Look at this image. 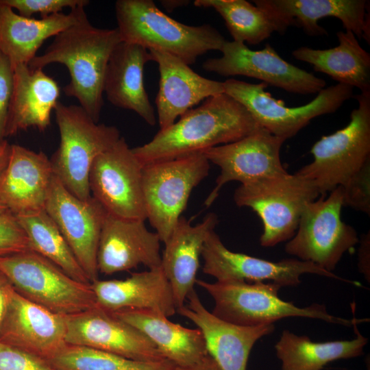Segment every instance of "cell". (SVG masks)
<instances>
[{
  "instance_id": "6da1fadb",
  "label": "cell",
  "mask_w": 370,
  "mask_h": 370,
  "mask_svg": "<svg viewBox=\"0 0 370 370\" xmlns=\"http://www.w3.org/2000/svg\"><path fill=\"white\" fill-rule=\"evenodd\" d=\"M258 127L245 107L223 92L207 98L177 121L160 130L150 141L132 149L143 166L236 141Z\"/></svg>"
},
{
  "instance_id": "7a4b0ae2",
  "label": "cell",
  "mask_w": 370,
  "mask_h": 370,
  "mask_svg": "<svg viewBox=\"0 0 370 370\" xmlns=\"http://www.w3.org/2000/svg\"><path fill=\"white\" fill-rule=\"evenodd\" d=\"M121 42L117 28L93 26L84 9L77 21L56 36L45 52L28 64L32 69L58 63L64 65L70 82L63 90L98 123L103 106V82L108 60Z\"/></svg>"
},
{
  "instance_id": "3957f363",
  "label": "cell",
  "mask_w": 370,
  "mask_h": 370,
  "mask_svg": "<svg viewBox=\"0 0 370 370\" xmlns=\"http://www.w3.org/2000/svg\"><path fill=\"white\" fill-rule=\"evenodd\" d=\"M115 11L121 41L169 53L188 65L209 51H221L226 41L212 25L180 23L151 0H118Z\"/></svg>"
},
{
  "instance_id": "277c9868",
  "label": "cell",
  "mask_w": 370,
  "mask_h": 370,
  "mask_svg": "<svg viewBox=\"0 0 370 370\" xmlns=\"http://www.w3.org/2000/svg\"><path fill=\"white\" fill-rule=\"evenodd\" d=\"M213 299L212 313L227 322L243 326L274 324L288 317H304L352 327L354 317L347 319L330 314L323 304L299 307L278 296L281 288L272 282L239 281L210 283L195 282Z\"/></svg>"
},
{
  "instance_id": "5b68a950",
  "label": "cell",
  "mask_w": 370,
  "mask_h": 370,
  "mask_svg": "<svg viewBox=\"0 0 370 370\" xmlns=\"http://www.w3.org/2000/svg\"><path fill=\"white\" fill-rule=\"evenodd\" d=\"M54 112L60 142L50 158L53 175L74 196L87 199L91 197V166L121 138L120 132L115 126L95 122L80 106L58 101Z\"/></svg>"
},
{
  "instance_id": "8992f818",
  "label": "cell",
  "mask_w": 370,
  "mask_h": 370,
  "mask_svg": "<svg viewBox=\"0 0 370 370\" xmlns=\"http://www.w3.org/2000/svg\"><path fill=\"white\" fill-rule=\"evenodd\" d=\"M319 196L312 181L287 172L241 184L234 200L257 214L262 223L260 243L271 247L293 236L306 206Z\"/></svg>"
},
{
  "instance_id": "52a82bcc",
  "label": "cell",
  "mask_w": 370,
  "mask_h": 370,
  "mask_svg": "<svg viewBox=\"0 0 370 370\" xmlns=\"http://www.w3.org/2000/svg\"><path fill=\"white\" fill-rule=\"evenodd\" d=\"M0 271L22 296L69 316L97 306L90 283L77 281L32 250L0 257Z\"/></svg>"
},
{
  "instance_id": "ba28073f",
  "label": "cell",
  "mask_w": 370,
  "mask_h": 370,
  "mask_svg": "<svg viewBox=\"0 0 370 370\" xmlns=\"http://www.w3.org/2000/svg\"><path fill=\"white\" fill-rule=\"evenodd\" d=\"M356 98L358 106L348 124L317 140L310 149L313 160L297 171L313 182L320 196L343 186L370 160V92Z\"/></svg>"
},
{
  "instance_id": "9c48e42d",
  "label": "cell",
  "mask_w": 370,
  "mask_h": 370,
  "mask_svg": "<svg viewBox=\"0 0 370 370\" xmlns=\"http://www.w3.org/2000/svg\"><path fill=\"white\" fill-rule=\"evenodd\" d=\"M210 166L202 152L143 166L146 219L161 242L169 238L193 190L208 176Z\"/></svg>"
},
{
  "instance_id": "30bf717a",
  "label": "cell",
  "mask_w": 370,
  "mask_h": 370,
  "mask_svg": "<svg viewBox=\"0 0 370 370\" xmlns=\"http://www.w3.org/2000/svg\"><path fill=\"white\" fill-rule=\"evenodd\" d=\"M343 191L338 186L305 207L286 254L333 273L343 255L358 244L356 230L341 219Z\"/></svg>"
},
{
  "instance_id": "8fae6325",
  "label": "cell",
  "mask_w": 370,
  "mask_h": 370,
  "mask_svg": "<svg viewBox=\"0 0 370 370\" xmlns=\"http://www.w3.org/2000/svg\"><path fill=\"white\" fill-rule=\"evenodd\" d=\"M223 83L224 92L244 106L259 127L286 140L315 117L335 112L353 96V87L338 83L322 89L306 105L288 107L266 91L268 85L264 82L229 79Z\"/></svg>"
},
{
  "instance_id": "7c38bea8",
  "label": "cell",
  "mask_w": 370,
  "mask_h": 370,
  "mask_svg": "<svg viewBox=\"0 0 370 370\" xmlns=\"http://www.w3.org/2000/svg\"><path fill=\"white\" fill-rule=\"evenodd\" d=\"M201 256L204 260V273L216 278L217 282L269 281L280 287L296 286L301 283L300 277L309 273L360 286L357 282L295 258L274 262L232 251L225 247L214 230L206 238Z\"/></svg>"
},
{
  "instance_id": "4fadbf2b",
  "label": "cell",
  "mask_w": 370,
  "mask_h": 370,
  "mask_svg": "<svg viewBox=\"0 0 370 370\" xmlns=\"http://www.w3.org/2000/svg\"><path fill=\"white\" fill-rule=\"evenodd\" d=\"M142 171L132 149L121 137L94 160L88 176L90 195L110 215L145 221Z\"/></svg>"
},
{
  "instance_id": "5bb4252c",
  "label": "cell",
  "mask_w": 370,
  "mask_h": 370,
  "mask_svg": "<svg viewBox=\"0 0 370 370\" xmlns=\"http://www.w3.org/2000/svg\"><path fill=\"white\" fill-rule=\"evenodd\" d=\"M219 58L207 59L203 69L219 75L256 78L287 92L318 93L326 82L284 60L269 43L261 50H251L242 42L226 40Z\"/></svg>"
},
{
  "instance_id": "9a60e30c",
  "label": "cell",
  "mask_w": 370,
  "mask_h": 370,
  "mask_svg": "<svg viewBox=\"0 0 370 370\" xmlns=\"http://www.w3.org/2000/svg\"><path fill=\"white\" fill-rule=\"evenodd\" d=\"M285 141L259 127L240 140L204 151L210 163L220 168V174L205 200V206H211L223 186L230 182L243 184L287 173L280 158Z\"/></svg>"
},
{
  "instance_id": "2e32d148",
  "label": "cell",
  "mask_w": 370,
  "mask_h": 370,
  "mask_svg": "<svg viewBox=\"0 0 370 370\" xmlns=\"http://www.w3.org/2000/svg\"><path fill=\"white\" fill-rule=\"evenodd\" d=\"M45 210L58 226L90 283L98 279L97 249L106 211L92 196L71 194L53 175Z\"/></svg>"
},
{
  "instance_id": "e0dca14e",
  "label": "cell",
  "mask_w": 370,
  "mask_h": 370,
  "mask_svg": "<svg viewBox=\"0 0 370 370\" xmlns=\"http://www.w3.org/2000/svg\"><path fill=\"white\" fill-rule=\"evenodd\" d=\"M66 316L35 304L12 286L0 325V343L49 360L67 344Z\"/></svg>"
},
{
  "instance_id": "ac0fdd59",
  "label": "cell",
  "mask_w": 370,
  "mask_h": 370,
  "mask_svg": "<svg viewBox=\"0 0 370 370\" xmlns=\"http://www.w3.org/2000/svg\"><path fill=\"white\" fill-rule=\"evenodd\" d=\"M66 343L110 352L142 362L166 360L138 330L97 306L66 316Z\"/></svg>"
},
{
  "instance_id": "d6986e66",
  "label": "cell",
  "mask_w": 370,
  "mask_h": 370,
  "mask_svg": "<svg viewBox=\"0 0 370 370\" xmlns=\"http://www.w3.org/2000/svg\"><path fill=\"white\" fill-rule=\"evenodd\" d=\"M186 301L177 312L200 330L209 355L221 370H247L254 344L275 330L274 324L243 326L217 317L205 308L195 289Z\"/></svg>"
},
{
  "instance_id": "ffe728a7",
  "label": "cell",
  "mask_w": 370,
  "mask_h": 370,
  "mask_svg": "<svg viewBox=\"0 0 370 370\" xmlns=\"http://www.w3.org/2000/svg\"><path fill=\"white\" fill-rule=\"evenodd\" d=\"M145 221L107 213L97 249L99 273L112 275L140 264L148 269L161 267V240L156 232L147 228Z\"/></svg>"
},
{
  "instance_id": "44dd1931",
  "label": "cell",
  "mask_w": 370,
  "mask_h": 370,
  "mask_svg": "<svg viewBox=\"0 0 370 370\" xmlns=\"http://www.w3.org/2000/svg\"><path fill=\"white\" fill-rule=\"evenodd\" d=\"M256 5L270 12L284 32L290 26L301 28L310 36L327 35L319 21L332 16L339 19L345 30L370 42L369 13L366 0H254Z\"/></svg>"
},
{
  "instance_id": "7402d4cb",
  "label": "cell",
  "mask_w": 370,
  "mask_h": 370,
  "mask_svg": "<svg viewBox=\"0 0 370 370\" xmlns=\"http://www.w3.org/2000/svg\"><path fill=\"white\" fill-rule=\"evenodd\" d=\"M149 51L160 73L155 101L160 130L172 125L199 102L224 92L223 82L199 75L189 65L169 53Z\"/></svg>"
},
{
  "instance_id": "603a6c76",
  "label": "cell",
  "mask_w": 370,
  "mask_h": 370,
  "mask_svg": "<svg viewBox=\"0 0 370 370\" xmlns=\"http://www.w3.org/2000/svg\"><path fill=\"white\" fill-rule=\"evenodd\" d=\"M53 176L50 159L43 151L11 145L0 177V201L15 215L45 210Z\"/></svg>"
},
{
  "instance_id": "cb8c5ba5",
  "label": "cell",
  "mask_w": 370,
  "mask_h": 370,
  "mask_svg": "<svg viewBox=\"0 0 370 370\" xmlns=\"http://www.w3.org/2000/svg\"><path fill=\"white\" fill-rule=\"evenodd\" d=\"M97 304L114 312L121 310H151L168 317L177 312L171 285L161 267L133 273L123 280L90 283Z\"/></svg>"
},
{
  "instance_id": "d4e9b609",
  "label": "cell",
  "mask_w": 370,
  "mask_h": 370,
  "mask_svg": "<svg viewBox=\"0 0 370 370\" xmlns=\"http://www.w3.org/2000/svg\"><path fill=\"white\" fill-rule=\"evenodd\" d=\"M217 223L214 213L208 214L196 225L181 217L164 243L161 269L171 285L177 309L185 304L194 290L204 244Z\"/></svg>"
},
{
  "instance_id": "484cf974",
  "label": "cell",
  "mask_w": 370,
  "mask_h": 370,
  "mask_svg": "<svg viewBox=\"0 0 370 370\" xmlns=\"http://www.w3.org/2000/svg\"><path fill=\"white\" fill-rule=\"evenodd\" d=\"M152 61L149 50L121 41L114 49L106 67L103 93L114 106L132 110L149 125L156 123L154 109L145 88V65Z\"/></svg>"
},
{
  "instance_id": "4316f807",
  "label": "cell",
  "mask_w": 370,
  "mask_h": 370,
  "mask_svg": "<svg viewBox=\"0 0 370 370\" xmlns=\"http://www.w3.org/2000/svg\"><path fill=\"white\" fill-rule=\"evenodd\" d=\"M12 69L6 136L29 127L45 131L59 101L60 89L58 83L42 69H32L28 64H18L12 66Z\"/></svg>"
},
{
  "instance_id": "83f0119b",
  "label": "cell",
  "mask_w": 370,
  "mask_h": 370,
  "mask_svg": "<svg viewBox=\"0 0 370 370\" xmlns=\"http://www.w3.org/2000/svg\"><path fill=\"white\" fill-rule=\"evenodd\" d=\"M110 313L142 332L175 366H193L209 355L199 329L175 323L161 312L127 309Z\"/></svg>"
},
{
  "instance_id": "f1b7e54d",
  "label": "cell",
  "mask_w": 370,
  "mask_h": 370,
  "mask_svg": "<svg viewBox=\"0 0 370 370\" xmlns=\"http://www.w3.org/2000/svg\"><path fill=\"white\" fill-rule=\"evenodd\" d=\"M84 5L40 18H27L16 14L0 0V51L12 66L28 64L47 38L55 36L74 24Z\"/></svg>"
},
{
  "instance_id": "f546056e",
  "label": "cell",
  "mask_w": 370,
  "mask_h": 370,
  "mask_svg": "<svg viewBox=\"0 0 370 370\" xmlns=\"http://www.w3.org/2000/svg\"><path fill=\"white\" fill-rule=\"evenodd\" d=\"M338 45L328 49L300 47L292 52L293 57L313 66L338 84L356 87L361 92H370V54L349 30L336 34Z\"/></svg>"
},
{
  "instance_id": "4dcf8cb0",
  "label": "cell",
  "mask_w": 370,
  "mask_h": 370,
  "mask_svg": "<svg viewBox=\"0 0 370 370\" xmlns=\"http://www.w3.org/2000/svg\"><path fill=\"white\" fill-rule=\"evenodd\" d=\"M367 319H354L352 327L356 336L352 340L314 342L306 335L299 336L284 330L275 345L281 370H322L328 363L360 356L368 343L357 325Z\"/></svg>"
},
{
  "instance_id": "1f68e13d",
  "label": "cell",
  "mask_w": 370,
  "mask_h": 370,
  "mask_svg": "<svg viewBox=\"0 0 370 370\" xmlns=\"http://www.w3.org/2000/svg\"><path fill=\"white\" fill-rule=\"evenodd\" d=\"M194 5L214 9L223 18L233 41L258 45L274 32L284 34L270 12L245 0H196Z\"/></svg>"
},
{
  "instance_id": "d6a6232c",
  "label": "cell",
  "mask_w": 370,
  "mask_h": 370,
  "mask_svg": "<svg viewBox=\"0 0 370 370\" xmlns=\"http://www.w3.org/2000/svg\"><path fill=\"white\" fill-rule=\"evenodd\" d=\"M30 249L49 260L72 278L90 283L64 237L45 210L16 215Z\"/></svg>"
},
{
  "instance_id": "836d02e7",
  "label": "cell",
  "mask_w": 370,
  "mask_h": 370,
  "mask_svg": "<svg viewBox=\"0 0 370 370\" xmlns=\"http://www.w3.org/2000/svg\"><path fill=\"white\" fill-rule=\"evenodd\" d=\"M49 362L58 370H171L173 367L168 360L142 362L92 347L68 344Z\"/></svg>"
},
{
  "instance_id": "e575fe53",
  "label": "cell",
  "mask_w": 370,
  "mask_h": 370,
  "mask_svg": "<svg viewBox=\"0 0 370 370\" xmlns=\"http://www.w3.org/2000/svg\"><path fill=\"white\" fill-rule=\"evenodd\" d=\"M343 206L370 214V160L342 186Z\"/></svg>"
},
{
  "instance_id": "d590c367",
  "label": "cell",
  "mask_w": 370,
  "mask_h": 370,
  "mask_svg": "<svg viewBox=\"0 0 370 370\" xmlns=\"http://www.w3.org/2000/svg\"><path fill=\"white\" fill-rule=\"evenodd\" d=\"M31 250L27 236L16 216L8 209L0 210V257Z\"/></svg>"
},
{
  "instance_id": "8d00e7d4",
  "label": "cell",
  "mask_w": 370,
  "mask_h": 370,
  "mask_svg": "<svg viewBox=\"0 0 370 370\" xmlns=\"http://www.w3.org/2000/svg\"><path fill=\"white\" fill-rule=\"evenodd\" d=\"M1 1L16 10L19 14L30 18L34 14H40L42 18L60 13L64 8L71 10L88 5V0H1Z\"/></svg>"
},
{
  "instance_id": "74e56055",
  "label": "cell",
  "mask_w": 370,
  "mask_h": 370,
  "mask_svg": "<svg viewBox=\"0 0 370 370\" xmlns=\"http://www.w3.org/2000/svg\"><path fill=\"white\" fill-rule=\"evenodd\" d=\"M0 370H58L49 360L0 343Z\"/></svg>"
},
{
  "instance_id": "f35d334b",
  "label": "cell",
  "mask_w": 370,
  "mask_h": 370,
  "mask_svg": "<svg viewBox=\"0 0 370 370\" xmlns=\"http://www.w3.org/2000/svg\"><path fill=\"white\" fill-rule=\"evenodd\" d=\"M12 66L0 51V144L5 140L12 91Z\"/></svg>"
},
{
  "instance_id": "ab89813d",
  "label": "cell",
  "mask_w": 370,
  "mask_h": 370,
  "mask_svg": "<svg viewBox=\"0 0 370 370\" xmlns=\"http://www.w3.org/2000/svg\"><path fill=\"white\" fill-rule=\"evenodd\" d=\"M358 268L369 282L370 280V233L369 231L359 238Z\"/></svg>"
},
{
  "instance_id": "60d3db41",
  "label": "cell",
  "mask_w": 370,
  "mask_h": 370,
  "mask_svg": "<svg viewBox=\"0 0 370 370\" xmlns=\"http://www.w3.org/2000/svg\"><path fill=\"white\" fill-rule=\"evenodd\" d=\"M12 285L0 271V325L2 322Z\"/></svg>"
},
{
  "instance_id": "b9f144b4",
  "label": "cell",
  "mask_w": 370,
  "mask_h": 370,
  "mask_svg": "<svg viewBox=\"0 0 370 370\" xmlns=\"http://www.w3.org/2000/svg\"><path fill=\"white\" fill-rule=\"evenodd\" d=\"M171 370H221L214 360V359L208 355L201 362L190 367H177L173 365Z\"/></svg>"
},
{
  "instance_id": "7bdbcfd3",
  "label": "cell",
  "mask_w": 370,
  "mask_h": 370,
  "mask_svg": "<svg viewBox=\"0 0 370 370\" xmlns=\"http://www.w3.org/2000/svg\"><path fill=\"white\" fill-rule=\"evenodd\" d=\"M10 149L11 145L6 140L0 144V177L8 164Z\"/></svg>"
},
{
  "instance_id": "ee69618b",
  "label": "cell",
  "mask_w": 370,
  "mask_h": 370,
  "mask_svg": "<svg viewBox=\"0 0 370 370\" xmlns=\"http://www.w3.org/2000/svg\"><path fill=\"white\" fill-rule=\"evenodd\" d=\"M160 2L162 7L169 12L190 3V1L186 0H163Z\"/></svg>"
},
{
  "instance_id": "f6af8a7d",
  "label": "cell",
  "mask_w": 370,
  "mask_h": 370,
  "mask_svg": "<svg viewBox=\"0 0 370 370\" xmlns=\"http://www.w3.org/2000/svg\"><path fill=\"white\" fill-rule=\"evenodd\" d=\"M7 209L0 201V210Z\"/></svg>"
},
{
  "instance_id": "bcb514c9",
  "label": "cell",
  "mask_w": 370,
  "mask_h": 370,
  "mask_svg": "<svg viewBox=\"0 0 370 370\" xmlns=\"http://www.w3.org/2000/svg\"><path fill=\"white\" fill-rule=\"evenodd\" d=\"M368 369H369V368H368Z\"/></svg>"
}]
</instances>
